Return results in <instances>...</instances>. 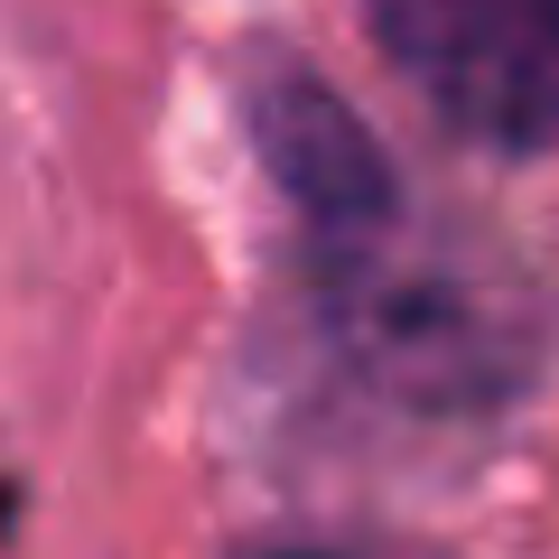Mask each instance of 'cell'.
Instances as JSON below:
<instances>
[{"label": "cell", "instance_id": "cell-1", "mask_svg": "<svg viewBox=\"0 0 559 559\" xmlns=\"http://www.w3.org/2000/svg\"><path fill=\"white\" fill-rule=\"evenodd\" d=\"M373 38L448 131L559 150V0H373Z\"/></svg>", "mask_w": 559, "mask_h": 559}, {"label": "cell", "instance_id": "cell-2", "mask_svg": "<svg viewBox=\"0 0 559 559\" xmlns=\"http://www.w3.org/2000/svg\"><path fill=\"white\" fill-rule=\"evenodd\" d=\"M252 121H261V159H271L280 197L308 215V234H326V242H373L382 234L392 178H382L364 121L336 94H318L308 75H271Z\"/></svg>", "mask_w": 559, "mask_h": 559}, {"label": "cell", "instance_id": "cell-3", "mask_svg": "<svg viewBox=\"0 0 559 559\" xmlns=\"http://www.w3.org/2000/svg\"><path fill=\"white\" fill-rule=\"evenodd\" d=\"M261 559H336V550H261Z\"/></svg>", "mask_w": 559, "mask_h": 559}]
</instances>
